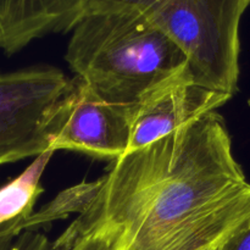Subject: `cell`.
Instances as JSON below:
<instances>
[{"instance_id": "1", "label": "cell", "mask_w": 250, "mask_h": 250, "mask_svg": "<svg viewBox=\"0 0 250 250\" xmlns=\"http://www.w3.org/2000/svg\"><path fill=\"white\" fill-rule=\"evenodd\" d=\"M250 214V183L211 111L114 161L66 231L106 227L120 250H214Z\"/></svg>"}, {"instance_id": "2", "label": "cell", "mask_w": 250, "mask_h": 250, "mask_svg": "<svg viewBox=\"0 0 250 250\" xmlns=\"http://www.w3.org/2000/svg\"><path fill=\"white\" fill-rule=\"evenodd\" d=\"M66 61L98 97L127 109L188 71L172 39L138 12L116 7L85 11L72 29Z\"/></svg>"}, {"instance_id": "3", "label": "cell", "mask_w": 250, "mask_h": 250, "mask_svg": "<svg viewBox=\"0 0 250 250\" xmlns=\"http://www.w3.org/2000/svg\"><path fill=\"white\" fill-rule=\"evenodd\" d=\"M250 0H88L87 9L138 12L172 39L195 83L233 97L238 89L239 28Z\"/></svg>"}, {"instance_id": "4", "label": "cell", "mask_w": 250, "mask_h": 250, "mask_svg": "<svg viewBox=\"0 0 250 250\" xmlns=\"http://www.w3.org/2000/svg\"><path fill=\"white\" fill-rule=\"evenodd\" d=\"M71 85L62 71H0V166L50 150L49 121Z\"/></svg>"}, {"instance_id": "5", "label": "cell", "mask_w": 250, "mask_h": 250, "mask_svg": "<svg viewBox=\"0 0 250 250\" xmlns=\"http://www.w3.org/2000/svg\"><path fill=\"white\" fill-rule=\"evenodd\" d=\"M48 129L50 150L116 161L131 141V109L109 104L76 77L54 107Z\"/></svg>"}, {"instance_id": "6", "label": "cell", "mask_w": 250, "mask_h": 250, "mask_svg": "<svg viewBox=\"0 0 250 250\" xmlns=\"http://www.w3.org/2000/svg\"><path fill=\"white\" fill-rule=\"evenodd\" d=\"M231 98L226 93L198 84L186 71L132 107L131 141L127 153L144 148L204 115L216 111Z\"/></svg>"}, {"instance_id": "7", "label": "cell", "mask_w": 250, "mask_h": 250, "mask_svg": "<svg viewBox=\"0 0 250 250\" xmlns=\"http://www.w3.org/2000/svg\"><path fill=\"white\" fill-rule=\"evenodd\" d=\"M88 0H0V51L12 55L36 39L72 31Z\"/></svg>"}, {"instance_id": "8", "label": "cell", "mask_w": 250, "mask_h": 250, "mask_svg": "<svg viewBox=\"0 0 250 250\" xmlns=\"http://www.w3.org/2000/svg\"><path fill=\"white\" fill-rule=\"evenodd\" d=\"M53 154L48 150L36 156L17 177L0 186V229L14 222L21 224L33 214L34 205L43 193L42 176Z\"/></svg>"}, {"instance_id": "9", "label": "cell", "mask_w": 250, "mask_h": 250, "mask_svg": "<svg viewBox=\"0 0 250 250\" xmlns=\"http://www.w3.org/2000/svg\"><path fill=\"white\" fill-rule=\"evenodd\" d=\"M104 185V176L93 182H82L72 186L59 193L53 200L42 207L37 212H33L28 219L19 224V231H36L39 227L51 224L56 220H62L71 214H84Z\"/></svg>"}, {"instance_id": "10", "label": "cell", "mask_w": 250, "mask_h": 250, "mask_svg": "<svg viewBox=\"0 0 250 250\" xmlns=\"http://www.w3.org/2000/svg\"><path fill=\"white\" fill-rule=\"evenodd\" d=\"M54 244L60 250H120V233L106 227H93L77 233L65 231Z\"/></svg>"}, {"instance_id": "11", "label": "cell", "mask_w": 250, "mask_h": 250, "mask_svg": "<svg viewBox=\"0 0 250 250\" xmlns=\"http://www.w3.org/2000/svg\"><path fill=\"white\" fill-rule=\"evenodd\" d=\"M214 250H250V214Z\"/></svg>"}, {"instance_id": "12", "label": "cell", "mask_w": 250, "mask_h": 250, "mask_svg": "<svg viewBox=\"0 0 250 250\" xmlns=\"http://www.w3.org/2000/svg\"><path fill=\"white\" fill-rule=\"evenodd\" d=\"M20 234H21V232L17 229V222L5 225L4 227H1L0 229V250L11 249L14 241Z\"/></svg>"}]
</instances>
